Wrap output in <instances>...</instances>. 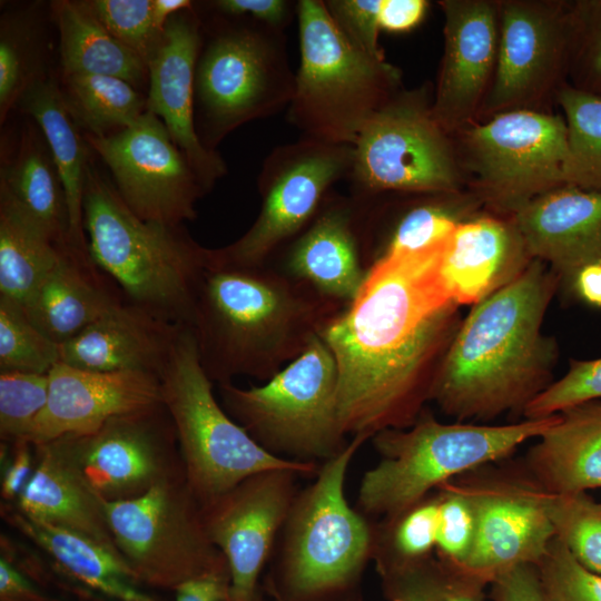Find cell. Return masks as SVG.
<instances>
[{"label":"cell","mask_w":601,"mask_h":601,"mask_svg":"<svg viewBox=\"0 0 601 601\" xmlns=\"http://www.w3.org/2000/svg\"><path fill=\"white\" fill-rule=\"evenodd\" d=\"M446 240L376 258L356 297L321 329L337 367V412L346 435L372 439L410 427L431 401L460 326L459 305L440 272Z\"/></svg>","instance_id":"1"},{"label":"cell","mask_w":601,"mask_h":601,"mask_svg":"<svg viewBox=\"0 0 601 601\" xmlns=\"http://www.w3.org/2000/svg\"><path fill=\"white\" fill-rule=\"evenodd\" d=\"M533 259L505 287L473 305L435 374L431 401L457 422L523 414L552 381L555 342L542 323L558 284Z\"/></svg>","instance_id":"2"},{"label":"cell","mask_w":601,"mask_h":601,"mask_svg":"<svg viewBox=\"0 0 601 601\" xmlns=\"http://www.w3.org/2000/svg\"><path fill=\"white\" fill-rule=\"evenodd\" d=\"M344 307L267 264L239 267L208 260L189 328L213 383L236 376L266 382Z\"/></svg>","instance_id":"3"},{"label":"cell","mask_w":601,"mask_h":601,"mask_svg":"<svg viewBox=\"0 0 601 601\" xmlns=\"http://www.w3.org/2000/svg\"><path fill=\"white\" fill-rule=\"evenodd\" d=\"M353 436L300 489L269 559L265 591L273 601H362L374 521L345 495L349 464L367 441Z\"/></svg>","instance_id":"4"},{"label":"cell","mask_w":601,"mask_h":601,"mask_svg":"<svg viewBox=\"0 0 601 601\" xmlns=\"http://www.w3.org/2000/svg\"><path fill=\"white\" fill-rule=\"evenodd\" d=\"M83 228L92 262L128 302L190 327L208 248L183 225L139 218L92 164L83 195Z\"/></svg>","instance_id":"5"},{"label":"cell","mask_w":601,"mask_h":601,"mask_svg":"<svg viewBox=\"0 0 601 601\" xmlns=\"http://www.w3.org/2000/svg\"><path fill=\"white\" fill-rule=\"evenodd\" d=\"M556 418L443 423L423 411L410 427L384 430L371 439L381 459L362 476L355 509L371 520L392 516L472 469L511 457Z\"/></svg>","instance_id":"6"},{"label":"cell","mask_w":601,"mask_h":601,"mask_svg":"<svg viewBox=\"0 0 601 601\" xmlns=\"http://www.w3.org/2000/svg\"><path fill=\"white\" fill-rule=\"evenodd\" d=\"M296 17L300 62L287 120L302 137L353 146L368 120L400 91V71L353 45L324 0L297 1Z\"/></svg>","instance_id":"7"},{"label":"cell","mask_w":601,"mask_h":601,"mask_svg":"<svg viewBox=\"0 0 601 601\" xmlns=\"http://www.w3.org/2000/svg\"><path fill=\"white\" fill-rule=\"evenodd\" d=\"M159 378L186 482L200 506L266 470L296 469L316 475L318 463L273 455L218 404L189 327L180 331Z\"/></svg>","instance_id":"8"},{"label":"cell","mask_w":601,"mask_h":601,"mask_svg":"<svg viewBox=\"0 0 601 601\" xmlns=\"http://www.w3.org/2000/svg\"><path fill=\"white\" fill-rule=\"evenodd\" d=\"M216 16L195 75L196 128L214 151L240 126L287 109L295 89L283 30Z\"/></svg>","instance_id":"9"},{"label":"cell","mask_w":601,"mask_h":601,"mask_svg":"<svg viewBox=\"0 0 601 601\" xmlns=\"http://www.w3.org/2000/svg\"><path fill=\"white\" fill-rule=\"evenodd\" d=\"M337 367L319 334L263 385L219 384L224 410L263 449L298 462H324L347 445L337 412Z\"/></svg>","instance_id":"10"},{"label":"cell","mask_w":601,"mask_h":601,"mask_svg":"<svg viewBox=\"0 0 601 601\" xmlns=\"http://www.w3.org/2000/svg\"><path fill=\"white\" fill-rule=\"evenodd\" d=\"M105 506L116 545L140 585L175 591L193 579L229 573L184 472Z\"/></svg>","instance_id":"11"},{"label":"cell","mask_w":601,"mask_h":601,"mask_svg":"<svg viewBox=\"0 0 601 601\" xmlns=\"http://www.w3.org/2000/svg\"><path fill=\"white\" fill-rule=\"evenodd\" d=\"M446 134L425 91H398L353 145L351 196L370 203L385 193H455L460 176Z\"/></svg>","instance_id":"12"},{"label":"cell","mask_w":601,"mask_h":601,"mask_svg":"<svg viewBox=\"0 0 601 601\" xmlns=\"http://www.w3.org/2000/svg\"><path fill=\"white\" fill-rule=\"evenodd\" d=\"M353 146L302 137L276 147L265 158L259 176V214L234 243L208 249L217 265H266L273 254L295 239L315 218L331 188L346 179Z\"/></svg>","instance_id":"13"},{"label":"cell","mask_w":601,"mask_h":601,"mask_svg":"<svg viewBox=\"0 0 601 601\" xmlns=\"http://www.w3.org/2000/svg\"><path fill=\"white\" fill-rule=\"evenodd\" d=\"M452 482L470 502L476 522L472 553L463 570L485 585L521 564H534L555 533L551 492L511 457L472 469Z\"/></svg>","instance_id":"14"},{"label":"cell","mask_w":601,"mask_h":601,"mask_svg":"<svg viewBox=\"0 0 601 601\" xmlns=\"http://www.w3.org/2000/svg\"><path fill=\"white\" fill-rule=\"evenodd\" d=\"M464 145L482 197L499 210L513 214L565 186L568 128L559 116L524 108L502 111L469 128Z\"/></svg>","instance_id":"15"},{"label":"cell","mask_w":601,"mask_h":601,"mask_svg":"<svg viewBox=\"0 0 601 601\" xmlns=\"http://www.w3.org/2000/svg\"><path fill=\"white\" fill-rule=\"evenodd\" d=\"M85 138L109 168L124 203L139 218L167 225L196 218V203L206 191L156 115L146 110L119 131Z\"/></svg>","instance_id":"16"},{"label":"cell","mask_w":601,"mask_h":601,"mask_svg":"<svg viewBox=\"0 0 601 601\" xmlns=\"http://www.w3.org/2000/svg\"><path fill=\"white\" fill-rule=\"evenodd\" d=\"M56 440L107 502L137 497L184 472L175 427L162 403L112 417L95 432Z\"/></svg>","instance_id":"17"},{"label":"cell","mask_w":601,"mask_h":601,"mask_svg":"<svg viewBox=\"0 0 601 601\" xmlns=\"http://www.w3.org/2000/svg\"><path fill=\"white\" fill-rule=\"evenodd\" d=\"M296 469L253 474L200 506L205 530L225 556L231 601H267L259 578L299 491Z\"/></svg>","instance_id":"18"},{"label":"cell","mask_w":601,"mask_h":601,"mask_svg":"<svg viewBox=\"0 0 601 601\" xmlns=\"http://www.w3.org/2000/svg\"><path fill=\"white\" fill-rule=\"evenodd\" d=\"M577 32L578 11L543 2H503L486 109L497 114L522 109L538 98L554 80Z\"/></svg>","instance_id":"19"},{"label":"cell","mask_w":601,"mask_h":601,"mask_svg":"<svg viewBox=\"0 0 601 601\" xmlns=\"http://www.w3.org/2000/svg\"><path fill=\"white\" fill-rule=\"evenodd\" d=\"M201 26L194 9L168 21L147 65V110L164 122L208 193L227 174V166L217 151L203 145L196 128L195 75L203 46Z\"/></svg>","instance_id":"20"},{"label":"cell","mask_w":601,"mask_h":601,"mask_svg":"<svg viewBox=\"0 0 601 601\" xmlns=\"http://www.w3.org/2000/svg\"><path fill=\"white\" fill-rule=\"evenodd\" d=\"M48 401L27 436L32 444L88 434L112 417L162 403L158 375L141 371L93 372L57 363Z\"/></svg>","instance_id":"21"},{"label":"cell","mask_w":601,"mask_h":601,"mask_svg":"<svg viewBox=\"0 0 601 601\" xmlns=\"http://www.w3.org/2000/svg\"><path fill=\"white\" fill-rule=\"evenodd\" d=\"M440 6L445 42L432 111L450 131L472 117L494 76L500 27L490 1L445 0Z\"/></svg>","instance_id":"22"},{"label":"cell","mask_w":601,"mask_h":601,"mask_svg":"<svg viewBox=\"0 0 601 601\" xmlns=\"http://www.w3.org/2000/svg\"><path fill=\"white\" fill-rule=\"evenodd\" d=\"M365 205L352 196L328 195L311 224L289 244L283 272L344 306L362 288L367 269L359 236Z\"/></svg>","instance_id":"23"},{"label":"cell","mask_w":601,"mask_h":601,"mask_svg":"<svg viewBox=\"0 0 601 601\" xmlns=\"http://www.w3.org/2000/svg\"><path fill=\"white\" fill-rule=\"evenodd\" d=\"M512 220L531 257L572 287L583 267L601 263V191L561 186L522 205Z\"/></svg>","instance_id":"24"},{"label":"cell","mask_w":601,"mask_h":601,"mask_svg":"<svg viewBox=\"0 0 601 601\" xmlns=\"http://www.w3.org/2000/svg\"><path fill=\"white\" fill-rule=\"evenodd\" d=\"M127 299L60 344V363L93 372L160 375L180 331Z\"/></svg>","instance_id":"25"},{"label":"cell","mask_w":601,"mask_h":601,"mask_svg":"<svg viewBox=\"0 0 601 601\" xmlns=\"http://www.w3.org/2000/svg\"><path fill=\"white\" fill-rule=\"evenodd\" d=\"M532 260L513 220L487 216L457 225L444 245L440 272L457 305H475L518 278Z\"/></svg>","instance_id":"26"},{"label":"cell","mask_w":601,"mask_h":601,"mask_svg":"<svg viewBox=\"0 0 601 601\" xmlns=\"http://www.w3.org/2000/svg\"><path fill=\"white\" fill-rule=\"evenodd\" d=\"M33 473L17 500V510L85 535L122 556L109 526L105 500L82 479L60 442L33 444Z\"/></svg>","instance_id":"27"},{"label":"cell","mask_w":601,"mask_h":601,"mask_svg":"<svg viewBox=\"0 0 601 601\" xmlns=\"http://www.w3.org/2000/svg\"><path fill=\"white\" fill-rule=\"evenodd\" d=\"M125 299L89 254L66 247L56 267L22 309L46 336L62 344Z\"/></svg>","instance_id":"28"},{"label":"cell","mask_w":601,"mask_h":601,"mask_svg":"<svg viewBox=\"0 0 601 601\" xmlns=\"http://www.w3.org/2000/svg\"><path fill=\"white\" fill-rule=\"evenodd\" d=\"M523 457L539 483L554 494L601 489V400L571 406Z\"/></svg>","instance_id":"29"},{"label":"cell","mask_w":601,"mask_h":601,"mask_svg":"<svg viewBox=\"0 0 601 601\" xmlns=\"http://www.w3.org/2000/svg\"><path fill=\"white\" fill-rule=\"evenodd\" d=\"M18 108L41 130L65 188L69 213L71 248L89 254L83 228V195L91 165L82 130L65 102L60 85L52 76L37 81L22 96Z\"/></svg>","instance_id":"30"},{"label":"cell","mask_w":601,"mask_h":601,"mask_svg":"<svg viewBox=\"0 0 601 601\" xmlns=\"http://www.w3.org/2000/svg\"><path fill=\"white\" fill-rule=\"evenodd\" d=\"M2 516L83 587L114 601H159L141 589L122 556L96 541L17 509H4Z\"/></svg>","instance_id":"31"},{"label":"cell","mask_w":601,"mask_h":601,"mask_svg":"<svg viewBox=\"0 0 601 601\" xmlns=\"http://www.w3.org/2000/svg\"><path fill=\"white\" fill-rule=\"evenodd\" d=\"M0 185L58 245L71 247L65 188L49 146L36 122L21 129L12 151L2 152Z\"/></svg>","instance_id":"32"},{"label":"cell","mask_w":601,"mask_h":601,"mask_svg":"<svg viewBox=\"0 0 601 601\" xmlns=\"http://www.w3.org/2000/svg\"><path fill=\"white\" fill-rule=\"evenodd\" d=\"M49 7L59 32L61 76H111L137 89L148 83L147 63L100 23L86 0H55Z\"/></svg>","instance_id":"33"},{"label":"cell","mask_w":601,"mask_h":601,"mask_svg":"<svg viewBox=\"0 0 601 601\" xmlns=\"http://www.w3.org/2000/svg\"><path fill=\"white\" fill-rule=\"evenodd\" d=\"M63 248L0 185V297L23 308L56 267Z\"/></svg>","instance_id":"34"},{"label":"cell","mask_w":601,"mask_h":601,"mask_svg":"<svg viewBox=\"0 0 601 601\" xmlns=\"http://www.w3.org/2000/svg\"><path fill=\"white\" fill-rule=\"evenodd\" d=\"M60 88L69 112L85 135L114 134L135 122L147 110V98L117 77L61 76Z\"/></svg>","instance_id":"35"},{"label":"cell","mask_w":601,"mask_h":601,"mask_svg":"<svg viewBox=\"0 0 601 601\" xmlns=\"http://www.w3.org/2000/svg\"><path fill=\"white\" fill-rule=\"evenodd\" d=\"M38 4L6 11L0 19V124L26 91L48 76Z\"/></svg>","instance_id":"36"},{"label":"cell","mask_w":601,"mask_h":601,"mask_svg":"<svg viewBox=\"0 0 601 601\" xmlns=\"http://www.w3.org/2000/svg\"><path fill=\"white\" fill-rule=\"evenodd\" d=\"M439 503L435 490L405 510L374 521L372 561L378 575L435 554Z\"/></svg>","instance_id":"37"},{"label":"cell","mask_w":601,"mask_h":601,"mask_svg":"<svg viewBox=\"0 0 601 601\" xmlns=\"http://www.w3.org/2000/svg\"><path fill=\"white\" fill-rule=\"evenodd\" d=\"M558 99L568 128L565 185L601 191V92L565 87Z\"/></svg>","instance_id":"38"},{"label":"cell","mask_w":601,"mask_h":601,"mask_svg":"<svg viewBox=\"0 0 601 601\" xmlns=\"http://www.w3.org/2000/svg\"><path fill=\"white\" fill-rule=\"evenodd\" d=\"M378 577L387 601H485L487 585L435 554Z\"/></svg>","instance_id":"39"},{"label":"cell","mask_w":601,"mask_h":601,"mask_svg":"<svg viewBox=\"0 0 601 601\" xmlns=\"http://www.w3.org/2000/svg\"><path fill=\"white\" fill-rule=\"evenodd\" d=\"M60 344L46 336L18 304L0 297V371L48 374Z\"/></svg>","instance_id":"40"},{"label":"cell","mask_w":601,"mask_h":601,"mask_svg":"<svg viewBox=\"0 0 601 601\" xmlns=\"http://www.w3.org/2000/svg\"><path fill=\"white\" fill-rule=\"evenodd\" d=\"M549 515L555 538L582 565L601 574V502L587 492L551 493Z\"/></svg>","instance_id":"41"},{"label":"cell","mask_w":601,"mask_h":601,"mask_svg":"<svg viewBox=\"0 0 601 601\" xmlns=\"http://www.w3.org/2000/svg\"><path fill=\"white\" fill-rule=\"evenodd\" d=\"M49 375L0 371V435L4 442L27 440L31 426L45 408Z\"/></svg>","instance_id":"42"},{"label":"cell","mask_w":601,"mask_h":601,"mask_svg":"<svg viewBox=\"0 0 601 601\" xmlns=\"http://www.w3.org/2000/svg\"><path fill=\"white\" fill-rule=\"evenodd\" d=\"M100 23L147 65L164 32L154 23L152 0H86Z\"/></svg>","instance_id":"43"},{"label":"cell","mask_w":601,"mask_h":601,"mask_svg":"<svg viewBox=\"0 0 601 601\" xmlns=\"http://www.w3.org/2000/svg\"><path fill=\"white\" fill-rule=\"evenodd\" d=\"M461 221L456 210L449 205L425 203L414 206L396 223L376 258L433 248L444 243Z\"/></svg>","instance_id":"44"},{"label":"cell","mask_w":601,"mask_h":601,"mask_svg":"<svg viewBox=\"0 0 601 601\" xmlns=\"http://www.w3.org/2000/svg\"><path fill=\"white\" fill-rule=\"evenodd\" d=\"M437 491L440 503L435 555L463 570L475 543L474 511L452 480L442 484Z\"/></svg>","instance_id":"45"},{"label":"cell","mask_w":601,"mask_h":601,"mask_svg":"<svg viewBox=\"0 0 601 601\" xmlns=\"http://www.w3.org/2000/svg\"><path fill=\"white\" fill-rule=\"evenodd\" d=\"M535 566L552 601H601V574L582 565L558 538Z\"/></svg>","instance_id":"46"},{"label":"cell","mask_w":601,"mask_h":601,"mask_svg":"<svg viewBox=\"0 0 601 601\" xmlns=\"http://www.w3.org/2000/svg\"><path fill=\"white\" fill-rule=\"evenodd\" d=\"M593 400H601V358L572 361L568 372L553 381L523 411V418L548 417Z\"/></svg>","instance_id":"47"},{"label":"cell","mask_w":601,"mask_h":601,"mask_svg":"<svg viewBox=\"0 0 601 601\" xmlns=\"http://www.w3.org/2000/svg\"><path fill=\"white\" fill-rule=\"evenodd\" d=\"M382 0H324L339 31L364 52L385 59L378 43Z\"/></svg>","instance_id":"48"},{"label":"cell","mask_w":601,"mask_h":601,"mask_svg":"<svg viewBox=\"0 0 601 601\" xmlns=\"http://www.w3.org/2000/svg\"><path fill=\"white\" fill-rule=\"evenodd\" d=\"M207 6L216 14L247 18L283 31L297 16V1L289 0H215Z\"/></svg>","instance_id":"49"},{"label":"cell","mask_w":601,"mask_h":601,"mask_svg":"<svg viewBox=\"0 0 601 601\" xmlns=\"http://www.w3.org/2000/svg\"><path fill=\"white\" fill-rule=\"evenodd\" d=\"M578 9L577 39H581V59L589 91H601V2Z\"/></svg>","instance_id":"50"},{"label":"cell","mask_w":601,"mask_h":601,"mask_svg":"<svg viewBox=\"0 0 601 601\" xmlns=\"http://www.w3.org/2000/svg\"><path fill=\"white\" fill-rule=\"evenodd\" d=\"M492 601H552L534 564H521L496 577L490 584Z\"/></svg>","instance_id":"51"},{"label":"cell","mask_w":601,"mask_h":601,"mask_svg":"<svg viewBox=\"0 0 601 601\" xmlns=\"http://www.w3.org/2000/svg\"><path fill=\"white\" fill-rule=\"evenodd\" d=\"M1 445V457L4 460L1 475V497L4 501H17L30 481L35 469L33 444L27 440Z\"/></svg>","instance_id":"52"},{"label":"cell","mask_w":601,"mask_h":601,"mask_svg":"<svg viewBox=\"0 0 601 601\" xmlns=\"http://www.w3.org/2000/svg\"><path fill=\"white\" fill-rule=\"evenodd\" d=\"M427 6L425 0H382L378 14L381 30H411L423 19Z\"/></svg>","instance_id":"53"},{"label":"cell","mask_w":601,"mask_h":601,"mask_svg":"<svg viewBox=\"0 0 601 601\" xmlns=\"http://www.w3.org/2000/svg\"><path fill=\"white\" fill-rule=\"evenodd\" d=\"M175 601H231L229 573L193 579L175 591Z\"/></svg>","instance_id":"54"},{"label":"cell","mask_w":601,"mask_h":601,"mask_svg":"<svg viewBox=\"0 0 601 601\" xmlns=\"http://www.w3.org/2000/svg\"><path fill=\"white\" fill-rule=\"evenodd\" d=\"M6 556L0 558V601H50Z\"/></svg>","instance_id":"55"},{"label":"cell","mask_w":601,"mask_h":601,"mask_svg":"<svg viewBox=\"0 0 601 601\" xmlns=\"http://www.w3.org/2000/svg\"><path fill=\"white\" fill-rule=\"evenodd\" d=\"M573 288L588 304L601 307V263L583 267L575 277Z\"/></svg>","instance_id":"56"},{"label":"cell","mask_w":601,"mask_h":601,"mask_svg":"<svg viewBox=\"0 0 601 601\" xmlns=\"http://www.w3.org/2000/svg\"><path fill=\"white\" fill-rule=\"evenodd\" d=\"M194 7V2L189 0H152L154 23L160 32H164L171 17Z\"/></svg>","instance_id":"57"},{"label":"cell","mask_w":601,"mask_h":601,"mask_svg":"<svg viewBox=\"0 0 601 601\" xmlns=\"http://www.w3.org/2000/svg\"><path fill=\"white\" fill-rule=\"evenodd\" d=\"M50 601H62V600L51 598Z\"/></svg>","instance_id":"58"}]
</instances>
